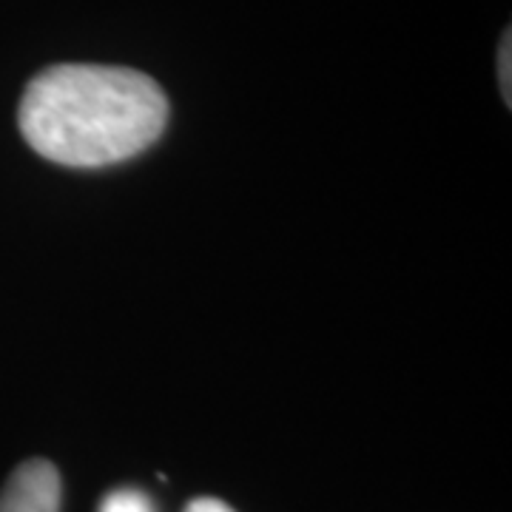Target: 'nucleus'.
<instances>
[{
  "label": "nucleus",
  "mask_w": 512,
  "mask_h": 512,
  "mask_svg": "<svg viewBox=\"0 0 512 512\" xmlns=\"http://www.w3.org/2000/svg\"><path fill=\"white\" fill-rule=\"evenodd\" d=\"M168 97L157 80L126 66L57 63L35 74L20 97L23 140L66 168L123 163L160 140Z\"/></svg>",
  "instance_id": "f257e3e1"
},
{
  "label": "nucleus",
  "mask_w": 512,
  "mask_h": 512,
  "mask_svg": "<svg viewBox=\"0 0 512 512\" xmlns=\"http://www.w3.org/2000/svg\"><path fill=\"white\" fill-rule=\"evenodd\" d=\"M63 481L52 461H23L0 490V512H60Z\"/></svg>",
  "instance_id": "f03ea898"
},
{
  "label": "nucleus",
  "mask_w": 512,
  "mask_h": 512,
  "mask_svg": "<svg viewBox=\"0 0 512 512\" xmlns=\"http://www.w3.org/2000/svg\"><path fill=\"white\" fill-rule=\"evenodd\" d=\"M97 512H157L151 498L143 490H134V487H123V490H114L103 498L100 510Z\"/></svg>",
  "instance_id": "7ed1b4c3"
},
{
  "label": "nucleus",
  "mask_w": 512,
  "mask_h": 512,
  "mask_svg": "<svg viewBox=\"0 0 512 512\" xmlns=\"http://www.w3.org/2000/svg\"><path fill=\"white\" fill-rule=\"evenodd\" d=\"M510 57H512V46H510V32H507V35H504V43H501V49H498V83H501V92H504V103H507V106L512 103Z\"/></svg>",
  "instance_id": "20e7f679"
},
{
  "label": "nucleus",
  "mask_w": 512,
  "mask_h": 512,
  "mask_svg": "<svg viewBox=\"0 0 512 512\" xmlns=\"http://www.w3.org/2000/svg\"><path fill=\"white\" fill-rule=\"evenodd\" d=\"M185 512H234L225 501H220V498H194L188 507H185Z\"/></svg>",
  "instance_id": "39448f33"
}]
</instances>
